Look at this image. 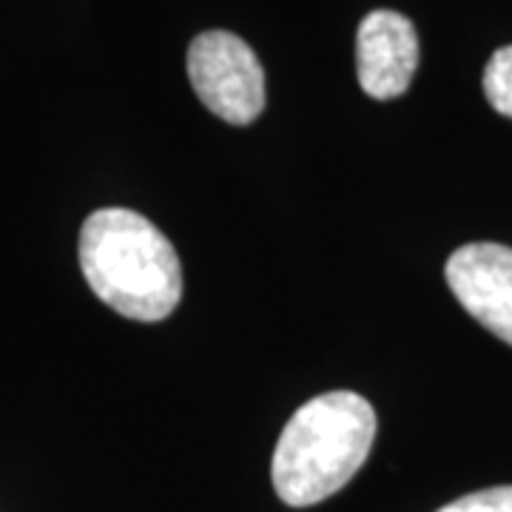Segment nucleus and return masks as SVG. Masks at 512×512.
Wrapping results in <instances>:
<instances>
[{
    "mask_svg": "<svg viewBox=\"0 0 512 512\" xmlns=\"http://www.w3.org/2000/svg\"><path fill=\"white\" fill-rule=\"evenodd\" d=\"M80 268L97 299L134 322H160L183 296L171 239L128 208H100L83 222Z\"/></svg>",
    "mask_w": 512,
    "mask_h": 512,
    "instance_id": "nucleus-1",
    "label": "nucleus"
},
{
    "mask_svg": "<svg viewBox=\"0 0 512 512\" xmlns=\"http://www.w3.org/2000/svg\"><path fill=\"white\" fill-rule=\"evenodd\" d=\"M376 439V413L353 390H330L302 404L276 441L271 476L288 507H313L362 470Z\"/></svg>",
    "mask_w": 512,
    "mask_h": 512,
    "instance_id": "nucleus-2",
    "label": "nucleus"
},
{
    "mask_svg": "<svg viewBox=\"0 0 512 512\" xmlns=\"http://www.w3.org/2000/svg\"><path fill=\"white\" fill-rule=\"evenodd\" d=\"M188 77L202 100L231 126H248L265 109V72L254 49L231 32H202L188 46Z\"/></svg>",
    "mask_w": 512,
    "mask_h": 512,
    "instance_id": "nucleus-3",
    "label": "nucleus"
},
{
    "mask_svg": "<svg viewBox=\"0 0 512 512\" xmlns=\"http://www.w3.org/2000/svg\"><path fill=\"white\" fill-rule=\"evenodd\" d=\"M447 285L478 325L512 345V248L473 242L447 259Z\"/></svg>",
    "mask_w": 512,
    "mask_h": 512,
    "instance_id": "nucleus-4",
    "label": "nucleus"
},
{
    "mask_svg": "<svg viewBox=\"0 0 512 512\" xmlns=\"http://www.w3.org/2000/svg\"><path fill=\"white\" fill-rule=\"evenodd\" d=\"M419 66V37L413 23L390 9H376L359 23L356 69L359 86L373 100H393L407 92Z\"/></svg>",
    "mask_w": 512,
    "mask_h": 512,
    "instance_id": "nucleus-5",
    "label": "nucleus"
},
{
    "mask_svg": "<svg viewBox=\"0 0 512 512\" xmlns=\"http://www.w3.org/2000/svg\"><path fill=\"white\" fill-rule=\"evenodd\" d=\"M484 94L498 114L512 120V46L498 49L484 69Z\"/></svg>",
    "mask_w": 512,
    "mask_h": 512,
    "instance_id": "nucleus-6",
    "label": "nucleus"
},
{
    "mask_svg": "<svg viewBox=\"0 0 512 512\" xmlns=\"http://www.w3.org/2000/svg\"><path fill=\"white\" fill-rule=\"evenodd\" d=\"M439 512H512V487H490L450 501Z\"/></svg>",
    "mask_w": 512,
    "mask_h": 512,
    "instance_id": "nucleus-7",
    "label": "nucleus"
}]
</instances>
